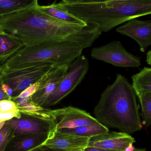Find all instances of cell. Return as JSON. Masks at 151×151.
Returning <instances> with one entry per match:
<instances>
[{"instance_id": "ba28073f", "label": "cell", "mask_w": 151, "mask_h": 151, "mask_svg": "<svg viewBox=\"0 0 151 151\" xmlns=\"http://www.w3.org/2000/svg\"><path fill=\"white\" fill-rule=\"evenodd\" d=\"M46 113L54 120L55 129L73 128L99 123L84 110L69 106L59 109H47Z\"/></svg>"}, {"instance_id": "484cf974", "label": "cell", "mask_w": 151, "mask_h": 151, "mask_svg": "<svg viewBox=\"0 0 151 151\" xmlns=\"http://www.w3.org/2000/svg\"><path fill=\"white\" fill-rule=\"evenodd\" d=\"M30 151H60L57 150H53V149H50L47 146L44 145H42L41 146H39L35 149H33L32 150Z\"/></svg>"}, {"instance_id": "4dcf8cb0", "label": "cell", "mask_w": 151, "mask_h": 151, "mask_svg": "<svg viewBox=\"0 0 151 151\" xmlns=\"http://www.w3.org/2000/svg\"><path fill=\"white\" fill-rule=\"evenodd\" d=\"M2 73V69L1 66L0 64V75H1Z\"/></svg>"}, {"instance_id": "4fadbf2b", "label": "cell", "mask_w": 151, "mask_h": 151, "mask_svg": "<svg viewBox=\"0 0 151 151\" xmlns=\"http://www.w3.org/2000/svg\"><path fill=\"white\" fill-rule=\"evenodd\" d=\"M49 134H22L14 136L4 151H30L43 145Z\"/></svg>"}, {"instance_id": "ac0fdd59", "label": "cell", "mask_w": 151, "mask_h": 151, "mask_svg": "<svg viewBox=\"0 0 151 151\" xmlns=\"http://www.w3.org/2000/svg\"><path fill=\"white\" fill-rule=\"evenodd\" d=\"M38 4V0H0V16L7 15Z\"/></svg>"}, {"instance_id": "9c48e42d", "label": "cell", "mask_w": 151, "mask_h": 151, "mask_svg": "<svg viewBox=\"0 0 151 151\" xmlns=\"http://www.w3.org/2000/svg\"><path fill=\"white\" fill-rule=\"evenodd\" d=\"M135 140L129 134L108 131L89 138L87 147L114 151H131Z\"/></svg>"}, {"instance_id": "2e32d148", "label": "cell", "mask_w": 151, "mask_h": 151, "mask_svg": "<svg viewBox=\"0 0 151 151\" xmlns=\"http://www.w3.org/2000/svg\"><path fill=\"white\" fill-rule=\"evenodd\" d=\"M62 133L72 134L79 136L90 137L109 131V129L100 123L81 126L73 128L55 129Z\"/></svg>"}, {"instance_id": "5bb4252c", "label": "cell", "mask_w": 151, "mask_h": 151, "mask_svg": "<svg viewBox=\"0 0 151 151\" xmlns=\"http://www.w3.org/2000/svg\"><path fill=\"white\" fill-rule=\"evenodd\" d=\"M21 42L3 31L0 32V64L24 47Z\"/></svg>"}, {"instance_id": "cb8c5ba5", "label": "cell", "mask_w": 151, "mask_h": 151, "mask_svg": "<svg viewBox=\"0 0 151 151\" xmlns=\"http://www.w3.org/2000/svg\"><path fill=\"white\" fill-rule=\"evenodd\" d=\"M0 75V101L5 100V99H10V98L8 96V95L3 91L2 88V86L3 84L1 77Z\"/></svg>"}, {"instance_id": "d4e9b609", "label": "cell", "mask_w": 151, "mask_h": 151, "mask_svg": "<svg viewBox=\"0 0 151 151\" xmlns=\"http://www.w3.org/2000/svg\"><path fill=\"white\" fill-rule=\"evenodd\" d=\"M2 88L3 91L8 95V96L10 98H11L13 95V90L11 88L9 87L7 84L4 83L2 86Z\"/></svg>"}, {"instance_id": "7402d4cb", "label": "cell", "mask_w": 151, "mask_h": 151, "mask_svg": "<svg viewBox=\"0 0 151 151\" xmlns=\"http://www.w3.org/2000/svg\"><path fill=\"white\" fill-rule=\"evenodd\" d=\"M18 109L16 103L10 99L0 101V112L8 111L13 109Z\"/></svg>"}, {"instance_id": "7c38bea8", "label": "cell", "mask_w": 151, "mask_h": 151, "mask_svg": "<svg viewBox=\"0 0 151 151\" xmlns=\"http://www.w3.org/2000/svg\"><path fill=\"white\" fill-rule=\"evenodd\" d=\"M89 138L62 133L55 129L50 133L43 145L60 151H83Z\"/></svg>"}, {"instance_id": "e0dca14e", "label": "cell", "mask_w": 151, "mask_h": 151, "mask_svg": "<svg viewBox=\"0 0 151 151\" xmlns=\"http://www.w3.org/2000/svg\"><path fill=\"white\" fill-rule=\"evenodd\" d=\"M133 85L137 95L151 92V67H144L132 77Z\"/></svg>"}, {"instance_id": "7a4b0ae2", "label": "cell", "mask_w": 151, "mask_h": 151, "mask_svg": "<svg viewBox=\"0 0 151 151\" xmlns=\"http://www.w3.org/2000/svg\"><path fill=\"white\" fill-rule=\"evenodd\" d=\"M38 4L0 16V29L27 46L71 37L90 25L71 24L53 18L40 10Z\"/></svg>"}, {"instance_id": "f1b7e54d", "label": "cell", "mask_w": 151, "mask_h": 151, "mask_svg": "<svg viewBox=\"0 0 151 151\" xmlns=\"http://www.w3.org/2000/svg\"><path fill=\"white\" fill-rule=\"evenodd\" d=\"M131 151H147L145 149L134 148Z\"/></svg>"}, {"instance_id": "1f68e13d", "label": "cell", "mask_w": 151, "mask_h": 151, "mask_svg": "<svg viewBox=\"0 0 151 151\" xmlns=\"http://www.w3.org/2000/svg\"><path fill=\"white\" fill-rule=\"evenodd\" d=\"M1 29H0V32H1Z\"/></svg>"}, {"instance_id": "ffe728a7", "label": "cell", "mask_w": 151, "mask_h": 151, "mask_svg": "<svg viewBox=\"0 0 151 151\" xmlns=\"http://www.w3.org/2000/svg\"><path fill=\"white\" fill-rule=\"evenodd\" d=\"M14 136L13 128L5 124L3 127L0 129V151H4L6 146Z\"/></svg>"}, {"instance_id": "5b68a950", "label": "cell", "mask_w": 151, "mask_h": 151, "mask_svg": "<svg viewBox=\"0 0 151 151\" xmlns=\"http://www.w3.org/2000/svg\"><path fill=\"white\" fill-rule=\"evenodd\" d=\"M88 60L81 55L69 65L67 73L57 88L49 97L42 107H50L59 104L80 84L88 70Z\"/></svg>"}, {"instance_id": "4316f807", "label": "cell", "mask_w": 151, "mask_h": 151, "mask_svg": "<svg viewBox=\"0 0 151 151\" xmlns=\"http://www.w3.org/2000/svg\"><path fill=\"white\" fill-rule=\"evenodd\" d=\"M83 151H114L108 150H103L98 148H92V147H86Z\"/></svg>"}, {"instance_id": "9a60e30c", "label": "cell", "mask_w": 151, "mask_h": 151, "mask_svg": "<svg viewBox=\"0 0 151 151\" xmlns=\"http://www.w3.org/2000/svg\"><path fill=\"white\" fill-rule=\"evenodd\" d=\"M37 8L46 15L63 22L75 24H84L86 22L67 11L58 3L41 6L38 4Z\"/></svg>"}, {"instance_id": "30bf717a", "label": "cell", "mask_w": 151, "mask_h": 151, "mask_svg": "<svg viewBox=\"0 0 151 151\" xmlns=\"http://www.w3.org/2000/svg\"><path fill=\"white\" fill-rule=\"evenodd\" d=\"M69 65L54 67L49 71L38 82V89L31 97V100L42 107L46 100L56 90L64 78Z\"/></svg>"}, {"instance_id": "d6986e66", "label": "cell", "mask_w": 151, "mask_h": 151, "mask_svg": "<svg viewBox=\"0 0 151 151\" xmlns=\"http://www.w3.org/2000/svg\"><path fill=\"white\" fill-rule=\"evenodd\" d=\"M142 110L143 126L149 127L151 125V92H143L137 94Z\"/></svg>"}, {"instance_id": "d6a6232c", "label": "cell", "mask_w": 151, "mask_h": 151, "mask_svg": "<svg viewBox=\"0 0 151 151\" xmlns=\"http://www.w3.org/2000/svg\"><path fill=\"white\" fill-rule=\"evenodd\" d=\"M121 1H124V0H121Z\"/></svg>"}, {"instance_id": "f546056e", "label": "cell", "mask_w": 151, "mask_h": 151, "mask_svg": "<svg viewBox=\"0 0 151 151\" xmlns=\"http://www.w3.org/2000/svg\"><path fill=\"white\" fill-rule=\"evenodd\" d=\"M5 122H6L5 121L2 122H0V129H1L3 127L4 125H5Z\"/></svg>"}, {"instance_id": "3957f363", "label": "cell", "mask_w": 151, "mask_h": 151, "mask_svg": "<svg viewBox=\"0 0 151 151\" xmlns=\"http://www.w3.org/2000/svg\"><path fill=\"white\" fill-rule=\"evenodd\" d=\"M137 96L132 84L121 74L102 92L94 109L95 118L106 127L127 134L142 130Z\"/></svg>"}, {"instance_id": "8992f818", "label": "cell", "mask_w": 151, "mask_h": 151, "mask_svg": "<svg viewBox=\"0 0 151 151\" xmlns=\"http://www.w3.org/2000/svg\"><path fill=\"white\" fill-rule=\"evenodd\" d=\"M94 59L123 68H137L141 65L140 58L127 51L119 41L93 48L91 53Z\"/></svg>"}, {"instance_id": "277c9868", "label": "cell", "mask_w": 151, "mask_h": 151, "mask_svg": "<svg viewBox=\"0 0 151 151\" xmlns=\"http://www.w3.org/2000/svg\"><path fill=\"white\" fill-rule=\"evenodd\" d=\"M54 67L55 66L51 63H37L19 70L2 73L1 76L3 83L9 85L13 90L11 98L17 97L28 87L38 82Z\"/></svg>"}, {"instance_id": "52a82bcc", "label": "cell", "mask_w": 151, "mask_h": 151, "mask_svg": "<svg viewBox=\"0 0 151 151\" xmlns=\"http://www.w3.org/2000/svg\"><path fill=\"white\" fill-rule=\"evenodd\" d=\"M21 114L20 118H13L5 123L13 128L14 136L22 134H50L55 129L54 120L49 115Z\"/></svg>"}, {"instance_id": "83f0119b", "label": "cell", "mask_w": 151, "mask_h": 151, "mask_svg": "<svg viewBox=\"0 0 151 151\" xmlns=\"http://www.w3.org/2000/svg\"><path fill=\"white\" fill-rule=\"evenodd\" d=\"M146 62L149 65L151 66V50H149L146 56Z\"/></svg>"}, {"instance_id": "6da1fadb", "label": "cell", "mask_w": 151, "mask_h": 151, "mask_svg": "<svg viewBox=\"0 0 151 151\" xmlns=\"http://www.w3.org/2000/svg\"><path fill=\"white\" fill-rule=\"evenodd\" d=\"M101 34L97 26L90 24L85 30L71 37L24 46L1 65L2 73L37 63H51L55 67L69 65L84 49L92 46Z\"/></svg>"}, {"instance_id": "8fae6325", "label": "cell", "mask_w": 151, "mask_h": 151, "mask_svg": "<svg viewBox=\"0 0 151 151\" xmlns=\"http://www.w3.org/2000/svg\"><path fill=\"white\" fill-rule=\"evenodd\" d=\"M116 32L135 40L143 53L151 45V20L133 19L118 27Z\"/></svg>"}, {"instance_id": "603a6c76", "label": "cell", "mask_w": 151, "mask_h": 151, "mask_svg": "<svg viewBox=\"0 0 151 151\" xmlns=\"http://www.w3.org/2000/svg\"><path fill=\"white\" fill-rule=\"evenodd\" d=\"M109 0H62V2L66 3H87L106 1Z\"/></svg>"}, {"instance_id": "44dd1931", "label": "cell", "mask_w": 151, "mask_h": 151, "mask_svg": "<svg viewBox=\"0 0 151 151\" xmlns=\"http://www.w3.org/2000/svg\"><path fill=\"white\" fill-rule=\"evenodd\" d=\"M21 116V113L18 109L0 112V122L4 121L6 122L14 118H19Z\"/></svg>"}]
</instances>
